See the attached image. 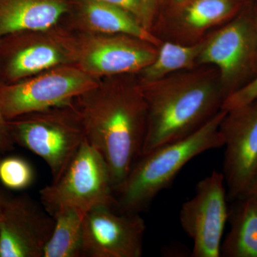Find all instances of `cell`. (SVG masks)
I'll return each instance as SVG.
<instances>
[{"label": "cell", "instance_id": "1", "mask_svg": "<svg viewBox=\"0 0 257 257\" xmlns=\"http://www.w3.org/2000/svg\"><path fill=\"white\" fill-rule=\"evenodd\" d=\"M77 99L86 138L105 160L116 192L143 152L147 120L143 92L99 84Z\"/></svg>", "mask_w": 257, "mask_h": 257}, {"label": "cell", "instance_id": "2", "mask_svg": "<svg viewBox=\"0 0 257 257\" xmlns=\"http://www.w3.org/2000/svg\"><path fill=\"white\" fill-rule=\"evenodd\" d=\"M226 113L220 109L187 138L160 145L140 155L115 192L116 209L123 212H141L172 184L191 160L224 146L219 127Z\"/></svg>", "mask_w": 257, "mask_h": 257}, {"label": "cell", "instance_id": "3", "mask_svg": "<svg viewBox=\"0 0 257 257\" xmlns=\"http://www.w3.org/2000/svg\"><path fill=\"white\" fill-rule=\"evenodd\" d=\"M142 92L147 120L141 155L192 135L220 110L225 99L220 88L204 79L153 83Z\"/></svg>", "mask_w": 257, "mask_h": 257}, {"label": "cell", "instance_id": "4", "mask_svg": "<svg viewBox=\"0 0 257 257\" xmlns=\"http://www.w3.org/2000/svg\"><path fill=\"white\" fill-rule=\"evenodd\" d=\"M14 143L45 161L57 180L86 139L78 111L72 104L7 121Z\"/></svg>", "mask_w": 257, "mask_h": 257}, {"label": "cell", "instance_id": "5", "mask_svg": "<svg viewBox=\"0 0 257 257\" xmlns=\"http://www.w3.org/2000/svg\"><path fill=\"white\" fill-rule=\"evenodd\" d=\"M110 170L87 138L60 178L40 191L42 205L51 215L73 208L84 215L99 207H116Z\"/></svg>", "mask_w": 257, "mask_h": 257}, {"label": "cell", "instance_id": "6", "mask_svg": "<svg viewBox=\"0 0 257 257\" xmlns=\"http://www.w3.org/2000/svg\"><path fill=\"white\" fill-rule=\"evenodd\" d=\"M97 77L76 64H64L12 84H0V109L6 121L72 104L99 86Z\"/></svg>", "mask_w": 257, "mask_h": 257}, {"label": "cell", "instance_id": "7", "mask_svg": "<svg viewBox=\"0 0 257 257\" xmlns=\"http://www.w3.org/2000/svg\"><path fill=\"white\" fill-rule=\"evenodd\" d=\"M51 30L16 32L0 38V84L74 64V38Z\"/></svg>", "mask_w": 257, "mask_h": 257}, {"label": "cell", "instance_id": "8", "mask_svg": "<svg viewBox=\"0 0 257 257\" xmlns=\"http://www.w3.org/2000/svg\"><path fill=\"white\" fill-rule=\"evenodd\" d=\"M228 202L224 175L213 171L197 184L194 197L182 204L179 220L192 240L193 257L221 256L223 234L229 219Z\"/></svg>", "mask_w": 257, "mask_h": 257}, {"label": "cell", "instance_id": "9", "mask_svg": "<svg viewBox=\"0 0 257 257\" xmlns=\"http://www.w3.org/2000/svg\"><path fill=\"white\" fill-rule=\"evenodd\" d=\"M225 148L223 172L228 201L247 194L257 174V99L228 111L221 123Z\"/></svg>", "mask_w": 257, "mask_h": 257}, {"label": "cell", "instance_id": "10", "mask_svg": "<svg viewBox=\"0 0 257 257\" xmlns=\"http://www.w3.org/2000/svg\"><path fill=\"white\" fill-rule=\"evenodd\" d=\"M220 71L227 96L243 85L251 72L257 73V32L254 17L240 15L203 44L197 59Z\"/></svg>", "mask_w": 257, "mask_h": 257}, {"label": "cell", "instance_id": "11", "mask_svg": "<svg viewBox=\"0 0 257 257\" xmlns=\"http://www.w3.org/2000/svg\"><path fill=\"white\" fill-rule=\"evenodd\" d=\"M99 207L83 221L82 256L140 257L146 224L140 213Z\"/></svg>", "mask_w": 257, "mask_h": 257}, {"label": "cell", "instance_id": "12", "mask_svg": "<svg viewBox=\"0 0 257 257\" xmlns=\"http://www.w3.org/2000/svg\"><path fill=\"white\" fill-rule=\"evenodd\" d=\"M148 44L127 35L89 32L74 39V64L95 77L143 70L157 56Z\"/></svg>", "mask_w": 257, "mask_h": 257}, {"label": "cell", "instance_id": "13", "mask_svg": "<svg viewBox=\"0 0 257 257\" xmlns=\"http://www.w3.org/2000/svg\"><path fill=\"white\" fill-rule=\"evenodd\" d=\"M54 226L42 204L28 195L9 197L0 218V257H42Z\"/></svg>", "mask_w": 257, "mask_h": 257}, {"label": "cell", "instance_id": "14", "mask_svg": "<svg viewBox=\"0 0 257 257\" xmlns=\"http://www.w3.org/2000/svg\"><path fill=\"white\" fill-rule=\"evenodd\" d=\"M67 12L63 0H0V38L51 30Z\"/></svg>", "mask_w": 257, "mask_h": 257}, {"label": "cell", "instance_id": "15", "mask_svg": "<svg viewBox=\"0 0 257 257\" xmlns=\"http://www.w3.org/2000/svg\"><path fill=\"white\" fill-rule=\"evenodd\" d=\"M81 20L92 33L127 35L152 45L160 43L130 12L110 3L84 0Z\"/></svg>", "mask_w": 257, "mask_h": 257}, {"label": "cell", "instance_id": "16", "mask_svg": "<svg viewBox=\"0 0 257 257\" xmlns=\"http://www.w3.org/2000/svg\"><path fill=\"white\" fill-rule=\"evenodd\" d=\"M229 209L230 229L221 246V256L257 257V199L246 195Z\"/></svg>", "mask_w": 257, "mask_h": 257}, {"label": "cell", "instance_id": "17", "mask_svg": "<svg viewBox=\"0 0 257 257\" xmlns=\"http://www.w3.org/2000/svg\"><path fill=\"white\" fill-rule=\"evenodd\" d=\"M84 214L73 208L64 207L52 215L55 226L42 257L82 256Z\"/></svg>", "mask_w": 257, "mask_h": 257}, {"label": "cell", "instance_id": "18", "mask_svg": "<svg viewBox=\"0 0 257 257\" xmlns=\"http://www.w3.org/2000/svg\"><path fill=\"white\" fill-rule=\"evenodd\" d=\"M202 47L203 44L183 46L166 42L157 53L155 60L143 69L144 77L149 82H155L175 71L192 67Z\"/></svg>", "mask_w": 257, "mask_h": 257}, {"label": "cell", "instance_id": "19", "mask_svg": "<svg viewBox=\"0 0 257 257\" xmlns=\"http://www.w3.org/2000/svg\"><path fill=\"white\" fill-rule=\"evenodd\" d=\"M239 9L237 0H194L184 13L185 23L194 29H203L234 15Z\"/></svg>", "mask_w": 257, "mask_h": 257}, {"label": "cell", "instance_id": "20", "mask_svg": "<svg viewBox=\"0 0 257 257\" xmlns=\"http://www.w3.org/2000/svg\"><path fill=\"white\" fill-rule=\"evenodd\" d=\"M33 167L25 159L18 156L0 158V184L13 191L29 188L35 181Z\"/></svg>", "mask_w": 257, "mask_h": 257}, {"label": "cell", "instance_id": "21", "mask_svg": "<svg viewBox=\"0 0 257 257\" xmlns=\"http://www.w3.org/2000/svg\"><path fill=\"white\" fill-rule=\"evenodd\" d=\"M257 99V73L247 83L225 98L221 109L230 111L246 105Z\"/></svg>", "mask_w": 257, "mask_h": 257}, {"label": "cell", "instance_id": "22", "mask_svg": "<svg viewBox=\"0 0 257 257\" xmlns=\"http://www.w3.org/2000/svg\"><path fill=\"white\" fill-rule=\"evenodd\" d=\"M15 143L10 136L7 121L0 109V155H3L14 149Z\"/></svg>", "mask_w": 257, "mask_h": 257}, {"label": "cell", "instance_id": "23", "mask_svg": "<svg viewBox=\"0 0 257 257\" xmlns=\"http://www.w3.org/2000/svg\"><path fill=\"white\" fill-rule=\"evenodd\" d=\"M116 5L127 10L140 22L142 13L141 0H95Z\"/></svg>", "mask_w": 257, "mask_h": 257}, {"label": "cell", "instance_id": "24", "mask_svg": "<svg viewBox=\"0 0 257 257\" xmlns=\"http://www.w3.org/2000/svg\"><path fill=\"white\" fill-rule=\"evenodd\" d=\"M157 0H141L142 13L140 23L148 30Z\"/></svg>", "mask_w": 257, "mask_h": 257}, {"label": "cell", "instance_id": "25", "mask_svg": "<svg viewBox=\"0 0 257 257\" xmlns=\"http://www.w3.org/2000/svg\"><path fill=\"white\" fill-rule=\"evenodd\" d=\"M8 199H9V197L0 189V218L3 215V211H4L5 207L6 205Z\"/></svg>", "mask_w": 257, "mask_h": 257}, {"label": "cell", "instance_id": "26", "mask_svg": "<svg viewBox=\"0 0 257 257\" xmlns=\"http://www.w3.org/2000/svg\"><path fill=\"white\" fill-rule=\"evenodd\" d=\"M246 195L252 196V197L257 199V174L255 178L253 179L252 183L251 184L248 192Z\"/></svg>", "mask_w": 257, "mask_h": 257}, {"label": "cell", "instance_id": "27", "mask_svg": "<svg viewBox=\"0 0 257 257\" xmlns=\"http://www.w3.org/2000/svg\"><path fill=\"white\" fill-rule=\"evenodd\" d=\"M254 21H255V25H256V32H257V14L256 16L254 17Z\"/></svg>", "mask_w": 257, "mask_h": 257}, {"label": "cell", "instance_id": "28", "mask_svg": "<svg viewBox=\"0 0 257 257\" xmlns=\"http://www.w3.org/2000/svg\"><path fill=\"white\" fill-rule=\"evenodd\" d=\"M176 1H177V3H182V2L186 1V0H176Z\"/></svg>", "mask_w": 257, "mask_h": 257}, {"label": "cell", "instance_id": "29", "mask_svg": "<svg viewBox=\"0 0 257 257\" xmlns=\"http://www.w3.org/2000/svg\"><path fill=\"white\" fill-rule=\"evenodd\" d=\"M1 157H2V155H0V158H1Z\"/></svg>", "mask_w": 257, "mask_h": 257}]
</instances>
